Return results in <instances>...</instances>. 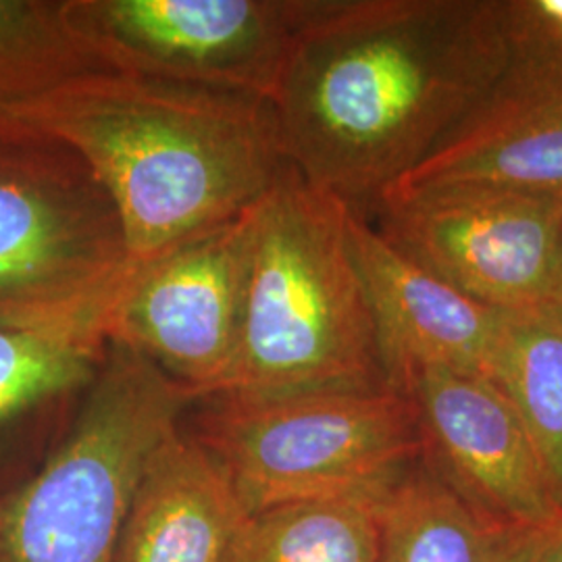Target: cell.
<instances>
[{
  "label": "cell",
  "instance_id": "obj_1",
  "mask_svg": "<svg viewBox=\"0 0 562 562\" xmlns=\"http://www.w3.org/2000/svg\"><path fill=\"white\" fill-rule=\"evenodd\" d=\"M510 55L504 0H311L269 101L281 153L369 220Z\"/></svg>",
  "mask_w": 562,
  "mask_h": 562
},
{
  "label": "cell",
  "instance_id": "obj_2",
  "mask_svg": "<svg viewBox=\"0 0 562 562\" xmlns=\"http://www.w3.org/2000/svg\"><path fill=\"white\" fill-rule=\"evenodd\" d=\"M4 115L86 162L115 206L132 265L257 204L288 165L269 102L113 69Z\"/></svg>",
  "mask_w": 562,
  "mask_h": 562
},
{
  "label": "cell",
  "instance_id": "obj_3",
  "mask_svg": "<svg viewBox=\"0 0 562 562\" xmlns=\"http://www.w3.org/2000/svg\"><path fill=\"white\" fill-rule=\"evenodd\" d=\"M348 217V206L283 167L259 201L240 338L217 394L387 385Z\"/></svg>",
  "mask_w": 562,
  "mask_h": 562
},
{
  "label": "cell",
  "instance_id": "obj_4",
  "mask_svg": "<svg viewBox=\"0 0 562 562\" xmlns=\"http://www.w3.org/2000/svg\"><path fill=\"white\" fill-rule=\"evenodd\" d=\"M190 404L159 367L109 344L59 450L0 503L2 562H115L142 469Z\"/></svg>",
  "mask_w": 562,
  "mask_h": 562
},
{
  "label": "cell",
  "instance_id": "obj_5",
  "mask_svg": "<svg viewBox=\"0 0 562 562\" xmlns=\"http://www.w3.org/2000/svg\"><path fill=\"white\" fill-rule=\"evenodd\" d=\"M186 429L257 513L382 490L423 457L417 411L398 390L201 398Z\"/></svg>",
  "mask_w": 562,
  "mask_h": 562
},
{
  "label": "cell",
  "instance_id": "obj_6",
  "mask_svg": "<svg viewBox=\"0 0 562 562\" xmlns=\"http://www.w3.org/2000/svg\"><path fill=\"white\" fill-rule=\"evenodd\" d=\"M130 271L115 206L74 150L0 161V325L104 319Z\"/></svg>",
  "mask_w": 562,
  "mask_h": 562
},
{
  "label": "cell",
  "instance_id": "obj_7",
  "mask_svg": "<svg viewBox=\"0 0 562 562\" xmlns=\"http://www.w3.org/2000/svg\"><path fill=\"white\" fill-rule=\"evenodd\" d=\"M311 0H65L104 69L271 101Z\"/></svg>",
  "mask_w": 562,
  "mask_h": 562
},
{
  "label": "cell",
  "instance_id": "obj_8",
  "mask_svg": "<svg viewBox=\"0 0 562 562\" xmlns=\"http://www.w3.org/2000/svg\"><path fill=\"white\" fill-rule=\"evenodd\" d=\"M369 222L406 259L483 306L521 311L550 302L561 261L562 194L390 192Z\"/></svg>",
  "mask_w": 562,
  "mask_h": 562
},
{
  "label": "cell",
  "instance_id": "obj_9",
  "mask_svg": "<svg viewBox=\"0 0 562 562\" xmlns=\"http://www.w3.org/2000/svg\"><path fill=\"white\" fill-rule=\"evenodd\" d=\"M259 202L132 265L104 319L120 344L181 385L192 402L220 392L238 348Z\"/></svg>",
  "mask_w": 562,
  "mask_h": 562
},
{
  "label": "cell",
  "instance_id": "obj_10",
  "mask_svg": "<svg viewBox=\"0 0 562 562\" xmlns=\"http://www.w3.org/2000/svg\"><path fill=\"white\" fill-rule=\"evenodd\" d=\"M401 392L417 411L423 459L462 498L515 525L550 529L562 521L521 417L490 378L423 369Z\"/></svg>",
  "mask_w": 562,
  "mask_h": 562
},
{
  "label": "cell",
  "instance_id": "obj_11",
  "mask_svg": "<svg viewBox=\"0 0 562 562\" xmlns=\"http://www.w3.org/2000/svg\"><path fill=\"white\" fill-rule=\"evenodd\" d=\"M442 188L562 194V60L510 57L482 102L385 194Z\"/></svg>",
  "mask_w": 562,
  "mask_h": 562
},
{
  "label": "cell",
  "instance_id": "obj_12",
  "mask_svg": "<svg viewBox=\"0 0 562 562\" xmlns=\"http://www.w3.org/2000/svg\"><path fill=\"white\" fill-rule=\"evenodd\" d=\"M348 236L375 323L385 383L401 392L423 369L490 373L503 311L483 306L406 259L350 211Z\"/></svg>",
  "mask_w": 562,
  "mask_h": 562
},
{
  "label": "cell",
  "instance_id": "obj_13",
  "mask_svg": "<svg viewBox=\"0 0 562 562\" xmlns=\"http://www.w3.org/2000/svg\"><path fill=\"white\" fill-rule=\"evenodd\" d=\"M250 515L222 462L180 427L142 469L115 562H229Z\"/></svg>",
  "mask_w": 562,
  "mask_h": 562
},
{
  "label": "cell",
  "instance_id": "obj_14",
  "mask_svg": "<svg viewBox=\"0 0 562 562\" xmlns=\"http://www.w3.org/2000/svg\"><path fill=\"white\" fill-rule=\"evenodd\" d=\"M380 525L378 562H536L559 527H525L485 513L423 457L385 490Z\"/></svg>",
  "mask_w": 562,
  "mask_h": 562
},
{
  "label": "cell",
  "instance_id": "obj_15",
  "mask_svg": "<svg viewBox=\"0 0 562 562\" xmlns=\"http://www.w3.org/2000/svg\"><path fill=\"white\" fill-rule=\"evenodd\" d=\"M390 485L257 510L229 562H378L382 498Z\"/></svg>",
  "mask_w": 562,
  "mask_h": 562
},
{
  "label": "cell",
  "instance_id": "obj_16",
  "mask_svg": "<svg viewBox=\"0 0 562 562\" xmlns=\"http://www.w3.org/2000/svg\"><path fill=\"white\" fill-rule=\"evenodd\" d=\"M487 378L496 383L533 442L562 508V315L550 306L503 311Z\"/></svg>",
  "mask_w": 562,
  "mask_h": 562
},
{
  "label": "cell",
  "instance_id": "obj_17",
  "mask_svg": "<svg viewBox=\"0 0 562 562\" xmlns=\"http://www.w3.org/2000/svg\"><path fill=\"white\" fill-rule=\"evenodd\" d=\"M106 346L102 319L0 325V417L92 382Z\"/></svg>",
  "mask_w": 562,
  "mask_h": 562
},
{
  "label": "cell",
  "instance_id": "obj_18",
  "mask_svg": "<svg viewBox=\"0 0 562 562\" xmlns=\"http://www.w3.org/2000/svg\"><path fill=\"white\" fill-rule=\"evenodd\" d=\"M510 57L562 60V0H504Z\"/></svg>",
  "mask_w": 562,
  "mask_h": 562
},
{
  "label": "cell",
  "instance_id": "obj_19",
  "mask_svg": "<svg viewBox=\"0 0 562 562\" xmlns=\"http://www.w3.org/2000/svg\"><path fill=\"white\" fill-rule=\"evenodd\" d=\"M536 562H562V522L552 533V538L546 543V548Z\"/></svg>",
  "mask_w": 562,
  "mask_h": 562
},
{
  "label": "cell",
  "instance_id": "obj_20",
  "mask_svg": "<svg viewBox=\"0 0 562 562\" xmlns=\"http://www.w3.org/2000/svg\"><path fill=\"white\" fill-rule=\"evenodd\" d=\"M550 308H554L557 313L562 315V248H561V261H559V273H557V281H554V290H552V296L550 302L546 304Z\"/></svg>",
  "mask_w": 562,
  "mask_h": 562
},
{
  "label": "cell",
  "instance_id": "obj_21",
  "mask_svg": "<svg viewBox=\"0 0 562 562\" xmlns=\"http://www.w3.org/2000/svg\"><path fill=\"white\" fill-rule=\"evenodd\" d=\"M0 562H2V510H0Z\"/></svg>",
  "mask_w": 562,
  "mask_h": 562
}]
</instances>
